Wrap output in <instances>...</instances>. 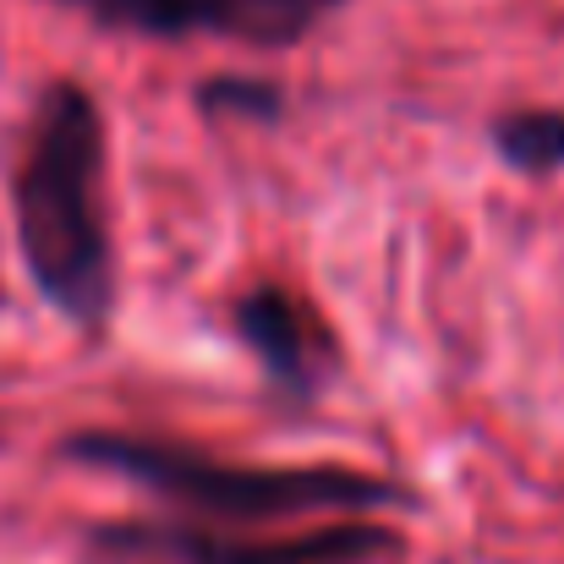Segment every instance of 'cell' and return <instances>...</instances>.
<instances>
[{
  "mask_svg": "<svg viewBox=\"0 0 564 564\" xmlns=\"http://www.w3.org/2000/svg\"><path fill=\"white\" fill-rule=\"evenodd\" d=\"M105 33L138 39H225L241 50L285 55L307 44L351 0H50Z\"/></svg>",
  "mask_w": 564,
  "mask_h": 564,
  "instance_id": "277c9868",
  "label": "cell"
},
{
  "mask_svg": "<svg viewBox=\"0 0 564 564\" xmlns=\"http://www.w3.org/2000/svg\"><path fill=\"white\" fill-rule=\"evenodd\" d=\"M230 329L258 362L269 394L291 411H313L340 373V335L324 313L280 280H258L230 302Z\"/></svg>",
  "mask_w": 564,
  "mask_h": 564,
  "instance_id": "5b68a950",
  "label": "cell"
},
{
  "mask_svg": "<svg viewBox=\"0 0 564 564\" xmlns=\"http://www.w3.org/2000/svg\"><path fill=\"white\" fill-rule=\"evenodd\" d=\"M88 549L127 564H383L400 532L383 521H318L302 532H214L182 516H132L88 527Z\"/></svg>",
  "mask_w": 564,
  "mask_h": 564,
  "instance_id": "3957f363",
  "label": "cell"
},
{
  "mask_svg": "<svg viewBox=\"0 0 564 564\" xmlns=\"http://www.w3.org/2000/svg\"><path fill=\"white\" fill-rule=\"evenodd\" d=\"M197 110L203 116H230V121H252V127H274L285 116V88L274 77H252V72H219V77H203L192 88Z\"/></svg>",
  "mask_w": 564,
  "mask_h": 564,
  "instance_id": "52a82bcc",
  "label": "cell"
},
{
  "mask_svg": "<svg viewBox=\"0 0 564 564\" xmlns=\"http://www.w3.org/2000/svg\"><path fill=\"white\" fill-rule=\"evenodd\" d=\"M488 149L505 171L527 182L564 176V110L554 105H516L488 121Z\"/></svg>",
  "mask_w": 564,
  "mask_h": 564,
  "instance_id": "8992f818",
  "label": "cell"
},
{
  "mask_svg": "<svg viewBox=\"0 0 564 564\" xmlns=\"http://www.w3.org/2000/svg\"><path fill=\"white\" fill-rule=\"evenodd\" d=\"M72 466L105 471L132 482L138 494L160 499L182 521L214 532H263V527H302V521H373L383 510H416V494L383 471H362L346 460H225L197 444L132 427H77L61 438Z\"/></svg>",
  "mask_w": 564,
  "mask_h": 564,
  "instance_id": "7a4b0ae2",
  "label": "cell"
},
{
  "mask_svg": "<svg viewBox=\"0 0 564 564\" xmlns=\"http://www.w3.org/2000/svg\"><path fill=\"white\" fill-rule=\"evenodd\" d=\"M0 302H6V291H0Z\"/></svg>",
  "mask_w": 564,
  "mask_h": 564,
  "instance_id": "ba28073f",
  "label": "cell"
},
{
  "mask_svg": "<svg viewBox=\"0 0 564 564\" xmlns=\"http://www.w3.org/2000/svg\"><path fill=\"white\" fill-rule=\"evenodd\" d=\"M110 127L105 105L83 77H55L39 88L11 165L17 252L39 302L99 340L116 318V241L105 208Z\"/></svg>",
  "mask_w": 564,
  "mask_h": 564,
  "instance_id": "6da1fadb",
  "label": "cell"
}]
</instances>
